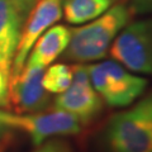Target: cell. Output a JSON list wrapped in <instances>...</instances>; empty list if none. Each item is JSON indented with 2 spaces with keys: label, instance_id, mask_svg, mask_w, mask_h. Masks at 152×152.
<instances>
[{
  "label": "cell",
  "instance_id": "cell-1",
  "mask_svg": "<svg viewBox=\"0 0 152 152\" xmlns=\"http://www.w3.org/2000/svg\"><path fill=\"white\" fill-rule=\"evenodd\" d=\"M132 17L124 3L113 4L99 18L71 32L65 57L79 64L103 60L113 41L132 20Z\"/></svg>",
  "mask_w": 152,
  "mask_h": 152
},
{
  "label": "cell",
  "instance_id": "cell-2",
  "mask_svg": "<svg viewBox=\"0 0 152 152\" xmlns=\"http://www.w3.org/2000/svg\"><path fill=\"white\" fill-rule=\"evenodd\" d=\"M109 152H152V93L108 121L103 132Z\"/></svg>",
  "mask_w": 152,
  "mask_h": 152
},
{
  "label": "cell",
  "instance_id": "cell-4",
  "mask_svg": "<svg viewBox=\"0 0 152 152\" xmlns=\"http://www.w3.org/2000/svg\"><path fill=\"white\" fill-rule=\"evenodd\" d=\"M109 53L133 74L152 75V19L129 22L113 41Z\"/></svg>",
  "mask_w": 152,
  "mask_h": 152
},
{
  "label": "cell",
  "instance_id": "cell-6",
  "mask_svg": "<svg viewBox=\"0 0 152 152\" xmlns=\"http://www.w3.org/2000/svg\"><path fill=\"white\" fill-rule=\"evenodd\" d=\"M103 107L104 102L90 83L86 66H74L71 85L55 99V109L72 114L80 124L86 126L100 115Z\"/></svg>",
  "mask_w": 152,
  "mask_h": 152
},
{
  "label": "cell",
  "instance_id": "cell-16",
  "mask_svg": "<svg viewBox=\"0 0 152 152\" xmlns=\"http://www.w3.org/2000/svg\"><path fill=\"white\" fill-rule=\"evenodd\" d=\"M14 1H17L26 13H29V10L33 8L37 0H14Z\"/></svg>",
  "mask_w": 152,
  "mask_h": 152
},
{
  "label": "cell",
  "instance_id": "cell-12",
  "mask_svg": "<svg viewBox=\"0 0 152 152\" xmlns=\"http://www.w3.org/2000/svg\"><path fill=\"white\" fill-rule=\"evenodd\" d=\"M74 75V66L65 64H56L47 69L43 72L42 85L47 93L61 94L67 89Z\"/></svg>",
  "mask_w": 152,
  "mask_h": 152
},
{
  "label": "cell",
  "instance_id": "cell-17",
  "mask_svg": "<svg viewBox=\"0 0 152 152\" xmlns=\"http://www.w3.org/2000/svg\"><path fill=\"white\" fill-rule=\"evenodd\" d=\"M10 142V136L5 133V134H1L0 136V152H4L7 148V146L9 145Z\"/></svg>",
  "mask_w": 152,
  "mask_h": 152
},
{
  "label": "cell",
  "instance_id": "cell-13",
  "mask_svg": "<svg viewBox=\"0 0 152 152\" xmlns=\"http://www.w3.org/2000/svg\"><path fill=\"white\" fill-rule=\"evenodd\" d=\"M34 152H72L71 146L62 140H50L37 146Z\"/></svg>",
  "mask_w": 152,
  "mask_h": 152
},
{
  "label": "cell",
  "instance_id": "cell-3",
  "mask_svg": "<svg viewBox=\"0 0 152 152\" xmlns=\"http://www.w3.org/2000/svg\"><path fill=\"white\" fill-rule=\"evenodd\" d=\"M95 91L109 107H129L147 88V80L128 71L117 61H103L86 66Z\"/></svg>",
  "mask_w": 152,
  "mask_h": 152
},
{
  "label": "cell",
  "instance_id": "cell-11",
  "mask_svg": "<svg viewBox=\"0 0 152 152\" xmlns=\"http://www.w3.org/2000/svg\"><path fill=\"white\" fill-rule=\"evenodd\" d=\"M114 1L115 0H64L62 12L70 24H84L99 18Z\"/></svg>",
  "mask_w": 152,
  "mask_h": 152
},
{
  "label": "cell",
  "instance_id": "cell-7",
  "mask_svg": "<svg viewBox=\"0 0 152 152\" xmlns=\"http://www.w3.org/2000/svg\"><path fill=\"white\" fill-rule=\"evenodd\" d=\"M62 1L64 0H37L29 10V15L23 24L20 39L12 62L9 80L17 77L20 74L26 65L27 57L38 38L61 19Z\"/></svg>",
  "mask_w": 152,
  "mask_h": 152
},
{
  "label": "cell",
  "instance_id": "cell-14",
  "mask_svg": "<svg viewBox=\"0 0 152 152\" xmlns=\"http://www.w3.org/2000/svg\"><path fill=\"white\" fill-rule=\"evenodd\" d=\"M124 4L131 10L132 15L152 14V0H124Z\"/></svg>",
  "mask_w": 152,
  "mask_h": 152
},
{
  "label": "cell",
  "instance_id": "cell-9",
  "mask_svg": "<svg viewBox=\"0 0 152 152\" xmlns=\"http://www.w3.org/2000/svg\"><path fill=\"white\" fill-rule=\"evenodd\" d=\"M26 14L14 0H0V55L4 62V71L8 76L10 75Z\"/></svg>",
  "mask_w": 152,
  "mask_h": 152
},
{
  "label": "cell",
  "instance_id": "cell-10",
  "mask_svg": "<svg viewBox=\"0 0 152 152\" xmlns=\"http://www.w3.org/2000/svg\"><path fill=\"white\" fill-rule=\"evenodd\" d=\"M70 38L71 31L65 26H55L48 28L32 47L26 64L46 69L65 52L66 47L69 46Z\"/></svg>",
  "mask_w": 152,
  "mask_h": 152
},
{
  "label": "cell",
  "instance_id": "cell-8",
  "mask_svg": "<svg viewBox=\"0 0 152 152\" xmlns=\"http://www.w3.org/2000/svg\"><path fill=\"white\" fill-rule=\"evenodd\" d=\"M45 69L24 65L17 77L9 80V107L18 114L37 113L48 105L50 95L42 85Z\"/></svg>",
  "mask_w": 152,
  "mask_h": 152
},
{
  "label": "cell",
  "instance_id": "cell-18",
  "mask_svg": "<svg viewBox=\"0 0 152 152\" xmlns=\"http://www.w3.org/2000/svg\"><path fill=\"white\" fill-rule=\"evenodd\" d=\"M8 129H9V128L3 123V110H0V136L5 134Z\"/></svg>",
  "mask_w": 152,
  "mask_h": 152
},
{
  "label": "cell",
  "instance_id": "cell-19",
  "mask_svg": "<svg viewBox=\"0 0 152 152\" xmlns=\"http://www.w3.org/2000/svg\"><path fill=\"white\" fill-rule=\"evenodd\" d=\"M0 67L3 69V71H4V62H3V58H1V55H0ZM4 72H5V71H4ZM9 77V76H8Z\"/></svg>",
  "mask_w": 152,
  "mask_h": 152
},
{
  "label": "cell",
  "instance_id": "cell-5",
  "mask_svg": "<svg viewBox=\"0 0 152 152\" xmlns=\"http://www.w3.org/2000/svg\"><path fill=\"white\" fill-rule=\"evenodd\" d=\"M3 123L9 129H20L31 137L36 147L55 136H74L81 131L76 118L65 110L48 113H9L3 110Z\"/></svg>",
  "mask_w": 152,
  "mask_h": 152
},
{
  "label": "cell",
  "instance_id": "cell-15",
  "mask_svg": "<svg viewBox=\"0 0 152 152\" xmlns=\"http://www.w3.org/2000/svg\"><path fill=\"white\" fill-rule=\"evenodd\" d=\"M0 108H9V77L0 67Z\"/></svg>",
  "mask_w": 152,
  "mask_h": 152
}]
</instances>
